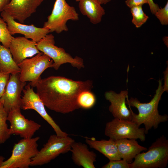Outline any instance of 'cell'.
<instances>
[{
	"instance_id": "1",
	"label": "cell",
	"mask_w": 168,
	"mask_h": 168,
	"mask_svg": "<svg viewBox=\"0 0 168 168\" xmlns=\"http://www.w3.org/2000/svg\"><path fill=\"white\" fill-rule=\"evenodd\" d=\"M36 93L48 108L66 114L80 108L77 99L79 94L91 90L92 82L75 81L63 77L52 76L41 78L35 86Z\"/></svg>"
},
{
	"instance_id": "2",
	"label": "cell",
	"mask_w": 168,
	"mask_h": 168,
	"mask_svg": "<svg viewBox=\"0 0 168 168\" xmlns=\"http://www.w3.org/2000/svg\"><path fill=\"white\" fill-rule=\"evenodd\" d=\"M162 81L159 79L158 86L156 93L149 102L141 103L137 98L133 97H131L129 99L127 98L126 101V104L138 109V114L132 111L131 121L139 127L143 124L146 134L152 128L154 129L157 128L161 123L165 122L168 119V116L166 114H160L158 109L159 101L164 92Z\"/></svg>"
},
{
	"instance_id": "3",
	"label": "cell",
	"mask_w": 168,
	"mask_h": 168,
	"mask_svg": "<svg viewBox=\"0 0 168 168\" xmlns=\"http://www.w3.org/2000/svg\"><path fill=\"white\" fill-rule=\"evenodd\" d=\"M147 152L137 155L130 168H164L168 162V140L162 135L153 142Z\"/></svg>"
},
{
	"instance_id": "4",
	"label": "cell",
	"mask_w": 168,
	"mask_h": 168,
	"mask_svg": "<svg viewBox=\"0 0 168 168\" xmlns=\"http://www.w3.org/2000/svg\"><path fill=\"white\" fill-rule=\"evenodd\" d=\"M39 137L23 138L13 146L12 153L7 160L1 162L0 168H28L32 159L38 153Z\"/></svg>"
},
{
	"instance_id": "5",
	"label": "cell",
	"mask_w": 168,
	"mask_h": 168,
	"mask_svg": "<svg viewBox=\"0 0 168 168\" xmlns=\"http://www.w3.org/2000/svg\"><path fill=\"white\" fill-rule=\"evenodd\" d=\"M74 140L68 136L51 135L47 142L31 160L30 166H42L47 164L61 154L70 151Z\"/></svg>"
},
{
	"instance_id": "6",
	"label": "cell",
	"mask_w": 168,
	"mask_h": 168,
	"mask_svg": "<svg viewBox=\"0 0 168 168\" xmlns=\"http://www.w3.org/2000/svg\"><path fill=\"white\" fill-rule=\"evenodd\" d=\"M36 47L41 52L49 57L53 61L52 68L58 70L61 65L69 63L73 67L80 69L84 67L83 59L76 56L73 58L64 49L55 45L54 37L48 34L37 43Z\"/></svg>"
},
{
	"instance_id": "7",
	"label": "cell",
	"mask_w": 168,
	"mask_h": 168,
	"mask_svg": "<svg viewBox=\"0 0 168 168\" xmlns=\"http://www.w3.org/2000/svg\"><path fill=\"white\" fill-rule=\"evenodd\" d=\"M79 19V15L74 7L70 6L65 0H56L52 12L43 27L48 29L50 32L59 34L68 31L66 24L68 21Z\"/></svg>"
},
{
	"instance_id": "8",
	"label": "cell",
	"mask_w": 168,
	"mask_h": 168,
	"mask_svg": "<svg viewBox=\"0 0 168 168\" xmlns=\"http://www.w3.org/2000/svg\"><path fill=\"white\" fill-rule=\"evenodd\" d=\"M53 63L49 57L42 52L30 58L24 59L17 64L20 69V80L22 82H30V86L35 87L41 78L42 73L47 68H52Z\"/></svg>"
},
{
	"instance_id": "9",
	"label": "cell",
	"mask_w": 168,
	"mask_h": 168,
	"mask_svg": "<svg viewBox=\"0 0 168 168\" xmlns=\"http://www.w3.org/2000/svg\"><path fill=\"white\" fill-rule=\"evenodd\" d=\"M105 134L114 141L127 138L139 139L144 142L146 134L144 128H140L136 124L131 121L114 118L106 123Z\"/></svg>"
},
{
	"instance_id": "10",
	"label": "cell",
	"mask_w": 168,
	"mask_h": 168,
	"mask_svg": "<svg viewBox=\"0 0 168 168\" xmlns=\"http://www.w3.org/2000/svg\"><path fill=\"white\" fill-rule=\"evenodd\" d=\"M23 95L21 98V109L23 110L32 109L37 112L40 116L50 125L56 134L61 136L68 135L63 131L53 118L48 114L45 106L39 96L35 93L29 84L25 86L23 89Z\"/></svg>"
},
{
	"instance_id": "11",
	"label": "cell",
	"mask_w": 168,
	"mask_h": 168,
	"mask_svg": "<svg viewBox=\"0 0 168 168\" xmlns=\"http://www.w3.org/2000/svg\"><path fill=\"white\" fill-rule=\"evenodd\" d=\"M21 109L20 107L15 108L8 112L7 120L10 124L9 134L18 135L23 138H31L41 125L26 118L21 113Z\"/></svg>"
},
{
	"instance_id": "12",
	"label": "cell",
	"mask_w": 168,
	"mask_h": 168,
	"mask_svg": "<svg viewBox=\"0 0 168 168\" xmlns=\"http://www.w3.org/2000/svg\"><path fill=\"white\" fill-rule=\"evenodd\" d=\"M1 15L7 23L8 29L12 35L21 34L26 38L30 39L37 43L50 33L47 28L37 27L33 24L26 25L18 23L5 11L1 12Z\"/></svg>"
},
{
	"instance_id": "13",
	"label": "cell",
	"mask_w": 168,
	"mask_h": 168,
	"mask_svg": "<svg viewBox=\"0 0 168 168\" xmlns=\"http://www.w3.org/2000/svg\"><path fill=\"white\" fill-rule=\"evenodd\" d=\"M26 85L19 78V73L10 74V78L0 101L8 112L12 109L21 108V93Z\"/></svg>"
},
{
	"instance_id": "14",
	"label": "cell",
	"mask_w": 168,
	"mask_h": 168,
	"mask_svg": "<svg viewBox=\"0 0 168 168\" xmlns=\"http://www.w3.org/2000/svg\"><path fill=\"white\" fill-rule=\"evenodd\" d=\"M44 0H11L4 11L20 23L36 12Z\"/></svg>"
},
{
	"instance_id": "15",
	"label": "cell",
	"mask_w": 168,
	"mask_h": 168,
	"mask_svg": "<svg viewBox=\"0 0 168 168\" xmlns=\"http://www.w3.org/2000/svg\"><path fill=\"white\" fill-rule=\"evenodd\" d=\"M128 91H122L117 93L113 91L106 92L105 93V99L109 101L110 105L109 110L114 118L126 121H131L132 111L129 110L126 103V99L128 98Z\"/></svg>"
},
{
	"instance_id": "16",
	"label": "cell",
	"mask_w": 168,
	"mask_h": 168,
	"mask_svg": "<svg viewBox=\"0 0 168 168\" xmlns=\"http://www.w3.org/2000/svg\"><path fill=\"white\" fill-rule=\"evenodd\" d=\"M36 44V42L25 37H13L9 49L15 62L18 64L27 58L39 53Z\"/></svg>"
},
{
	"instance_id": "17",
	"label": "cell",
	"mask_w": 168,
	"mask_h": 168,
	"mask_svg": "<svg viewBox=\"0 0 168 168\" xmlns=\"http://www.w3.org/2000/svg\"><path fill=\"white\" fill-rule=\"evenodd\" d=\"M70 151L72 159L76 165L84 168H95L94 162L96 161V154L93 151H90L86 144L74 141Z\"/></svg>"
},
{
	"instance_id": "18",
	"label": "cell",
	"mask_w": 168,
	"mask_h": 168,
	"mask_svg": "<svg viewBox=\"0 0 168 168\" xmlns=\"http://www.w3.org/2000/svg\"><path fill=\"white\" fill-rule=\"evenodd\" d=\"M115 141L120 158L128 163H132L135 157L141 152L147 150L140 145L135 139L124 138Z\"/></svg>"
},
{
	"instance_id": "19",
	"label": "cell",
	"mask_w": 168,
	"mask_h": 168,
	"mask_svg": "<svg viewBox=\"0 0 168 168\" xmlns=\"http://www.w3.org/2000/svg\"><path fill=\"white\" fill-rule=\"evenodd\" d=\"M85 142L90 147L97 151L108 159L109 161L121 159L115 141L110 139L108 140H97L94 138H86Z\"/></svg>"
},
{
	"instance_id": "20",
	"label": "cell",
	"mask_w": 168,
	"mask_h": 168,
	"mask_svg": "<svg viewBox=\"0 0 168 168\" xmlns=\"http://www.w3.org/2000/svg\"><path fill=\"white\" fill-rule=\"evenodd\" d=\"M78 7L81 13L86 16L93 24L101 22L105 11L98 0H80Z\"/></svg>"
},
{
	"instance_id": "21",
	"label": "cell",
	"mask_w": 168,
	"mask_h": 168,
	"mask_svg": "<svg viewBox=\"0 0 168 168\" xmlns=\"http://www.w3.org/2000/svg\"><path fill=\"white\" fill-rule=\"evenodd\" d=\"M0 71L10 74L20 72V69L14 60L9 48L0 44Z\"/></svg>"
},
{
	"instance_id": "22",
	"label": "cell",
	"mask_w": 168,
	"mask_h": 168,
	"mask_svg": "<svg viewBox=\"0 0 168 168\" xmlns=\"http://www.w3.org/2000/svg\"><path fill=\"white\" fill-rule=\"evenodd\" d=\"M80 107L84 109H89L95 105L96 99L95 96L91 90H85L81 92L77 99Z\"/></svg>"
},
{
	"instance_id": "23",
	"label": "cell",
	"mask_w": 168,
	"mask_h": 168,
	"mask_svg": "<svg viewBox=\"0 0 168 168\" xmlns=\"http://www.w3.org/2000/svg\"><path fill=\"white\" fill-rule=\"evenodd\" d=\"M8 113L0 101V144L5 142L11 136L6 123Z\"/></svg>"
},
{
	"instance_id": "24",
	"label": "cell",
	"mask_w": 168,
	"mask_h": 168,
	"mask_svg": "<svg viewBox=\"0 0 168 168\" xmlns=\"http://www.w3.org/2000/svg\"><path fill=\"white\" fill-rule=\"evenodd\" d=\"M130 8L133 16L132 22L137 28H139L146 22L148 16L143 12L142 6L134 7Z\"/></svg>"
},
{
	"instance_id": "25",
	"label": "cell",
	"mask_w": 168,
	"mask_h": 168,
	"mask_svg": "<svg viewBox=\"0 0 168 168\" xmlns=\"http://www.w3.org/2000/svg\"><path fill=\"white\" fill-rule=\"evenodd\" d=\"M13 37L10 34L6 23L0 18V42L5 47L9 48Z\"/></svg>"
},
{
	"instance_id": "26",
	"label": "cell",
	"mask_w": 168,
	"mask_h": 168,
	"mask_svg": "<svg viewBox=\"0 0 168 168\" xmlns=\"http://www.w3.org/2000/svg\"><path fill=\"white\" fill-rule=\"evenodd\" d=\"M162 25L168 24V2L165 7L159 8L154 14Z\"/></svg>"
},
{
	"instance_id": "27",
	"label": "cell",
	"mask_w": 168,
	"mask_h": 168,
	"mask_svg": "<svg viewBox=\"0 0 168 168\" xmlns=\"http://www.w3.org/2000/svg\"><path fill=\"white\" fill-rule=\"evenodd\" d=\"M102 168H130L129 163L121 159L119 160L109 161L108 163L102 166Z\"/></svg>"
},
{
	"instance_id": "28",
	"label": "cell",
	"mask_w": 168,
	"mask_h": 168,
	"mask_svg": "<svg viewBox=\"0 0 168 168\" xmlns=\"http://www.w3.org/2000/svg\"><path fill=\"white\" fill-rule=\"evenodd\" d=\"M10 75L9 73L0 71V98L4 92Z\"/></svg>"
},
{
	"instance_id": "29",
	"label": "cell",
	"mask_w": 168,
	"mask_h": 168,
	"mask_svg": "<svg viewBox=\"0 0 168 168\" xmlns=\"http://www.w3.org/2000/svg\"><path fill=\"white\" fill-rule=\"evenodd\" d=\"M126 5L129 8L133 7L142 6L145 4H148V0H126Z\"/></svg>"
},
{
	"instance_id": "30",
	"label": "cell",
	"mask_w": 168,
	"mask_h": 168,
	"mask_svg": "<svg viewBox=\"0 0 168 168\" xmlns=\"http://www.w3.org/2000/svg\"><path fill=\"white\" fill-rule=\"evenodd\" d=\"M164 85L163 86L164 92L168 91V67H166L165 70L163 72Z\"/></svg>"
},
{
	"instance_id": "31",
	"label": "cell",
	"mask_w": 168,
	"mask_h": 168,
	"mask_svg": "<svg viewBox=\"0 0 168 168\" xmlns=\"http://www.w3.org/2000/svg\"><path fill=\"white\" fill-rule=\"evenodd\" d=\"M148 2L151 13L152 14H155L160 8L159 6L157 4L155 3L153 0H148Z\"/></svg>"
},
{
	"instance_id": "32",
	"label": "cell",
	"mask_w": 168,
	"mask_h": 168,
	"mask_svg": "<svg viewBox=\"0 0 168 168\" xmlns=\"http://www.w3.org/2000/svg\"><path fill=\"white\" fill-rule=\"evenodd\" d=\"M11 0H0V12L4 11L5 7L9 3Z\"/></svg>"
},
{
	"instance_id": "33",
	"label": "cell",
	"mask_w": 168,
	"mask_h": 168,
	"mask_svg": "<svg viewBox=\"0 0 168 168\" xmlns=\"http://www.w3.org/2000/svg\"><path fill=\"white\" fill-rule=\"evenodd\" d=\"M101 4H105L110 2L111 0H98Z\"/></svg>"
},
{
	"instance_id": "34",
	"label": "cell",
	"mask_w": 168,
	"mask_h": 168,
	"mask_svg": "<svg viewBox=\"0 0 168 168\" xmlns=\"http://www.w3.org/2000/svg\"><path fill=\"white\" fill-rule=\"evenodd\" d=\"M163 40L164 43L167 46V47H168V37L166 36L164 37Z\"/></svg>"
},
{
	"instance_id": "35",
	"label": "cell",
	"mask_w": 168,
	"mask_h": 168,
	"mask_svg": "<svg viewBox=\"0 0 168 168\" xmlns=\"http://www.w3.org/2000/svg\"><path fill=\"white\" fill-rule=\"evenodd\" d=\"M80 0H75L76 2H79Z\"/></svg>"
}]
</instances>
